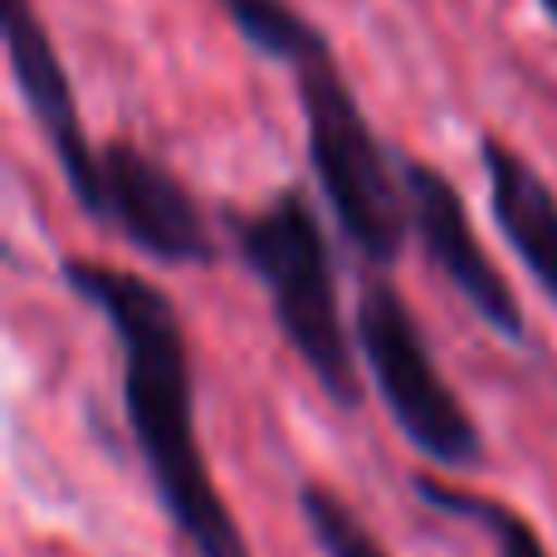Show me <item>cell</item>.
I'll use <instances>...</instances> for the list:
<instances>
[{"mask_svg":"<svg viewBox=\"0 0 557 557\" xmlns=\"http://www.w3.org/2000/svg\"><path fill=\"white\" fill-rule=\"evenodd\" d=\"M59 278L113 327L123 357V416L157 504L196 557H255L235 509L225 504L201 435H196L191 392V337L182 308L147 274L117 270L103 260H59Z\"/></svg>","mask_w":557,"mask_h":557,"instance_id":"6da1fadb","label":"cell"},{"mask_svg":"<svg viewBox=\"0 0 557 557\" xmlns=\"http://www.w3.org/2000/svg\"><path fill=\"white\" fill-rule=\"evenodd\" d=\"M231 240L240 264L260 278L270 294L274 327L318 392L337 411H357L367 396L362 367H357V337L347 333L343 298H337V264L333 245L323 235L313 201L298 186H284L260 211L231 215Z\"/></svg>","mask_w":557,"mask_h":557,"instance_id":"7a4b0ae2","label":"cell"},{"mask_svg":"<svg viewBox=\"0 0 557 557\" xmlns=\"http://www.w3.org/2000/svg\"><path fill=\"white\" fill-rule=\"evenodd\" d=\"M294 74L318 191H323L343 240L367 264L386 270L401 260L406 240H411V196L401 182V157L386 152L382 137L372 133L357 94L337 74L333 54L313 59Z\"/></svg>","mask_w":557,"mask_h":557,"instance_id":"3957f363","label":"cell"},{"mask_svg":"<svg viewBox=\"0 0 557 557\" xmlns=\"http://www.w3.org/2000/svg\"><path fill=\"white\" fill-rule=\"evenodd\" d=\"M352 337L362 352V372L372 392L382 396L386 416L406 435L416 455H425L441 470H480L484 435L455 386L445 382L421 318L401 298V288L386 278H367L352 308Z\"/></svg>","mask_w":557,"mask_h":557,"instance_id":"277c9868","label":"cell"},{"mask_svg":"<svg viewBox=\"0 0 557 557\" xmlns=\"http://www.w3.org/2000/svg\"><path fill=\"white\" fill-rule=\"evenodd\" d=\"M98 162H103V211H98V225L117 231L137 255H147L157 264H172V270L221 260V245H215L201 201L166 162L147 157L143 147L123 143V137L98 147Z\"/></svg>","mask_w":557,"mask_h":557,"instance_id":"5b68a950","label":"cell"},{"mask_svg":"<svg viewBox=\"0 0 557 557\" xmlns=\"http://www.w3.org/2000/svg\"><path fill=\"white\" fill-rule=\"evenodd\" d=\"M401 182H406V196H411V235L421 240L425 260L450 278V288L474 308V318L490 333H499L504 343H523L529 337L523 304L513 294L509 274L484 250L460 186L441 166L416 162V157H401Z\"/></svg>","mask_w":557,"mask_h":557,"instance_id":"8992f818","label":"cell"},{"mask_svg":"<svg viewBox=\"0 0 557 557\" xmlns=\"http://www.w3.org/2000/svg\"><path fill=\"white\" fill-rule=\"evenodd\" d=\"M5 59L15 94L25 98L29 117L45 133L49 152H54L59 172H64L69 196L78 201V211L88 221H98V211H103V162H98V147L84 133L64 59H59L54 39H49L45 20H39V10L29 0H5Z\"/></svg>","mask_w":557,"mask_h":557,"instance_id":"52a82bcc","label":"cell"},{"mask_svg":"<svg viewBox=\"0 0 557 557\" xmlns=\"http://www.w3.org/2000/svg\"><path fill=\"white\" fill-rule=\"evenodd\" d=\"M484 182H490V211L509 250L533 274V284L557 308V191L523 152H513L499 137L480 143Z\"/></svg>","mask_w":557,"mask_h":557,"instance_id":"ba28073f","label":"cell"},{"mask_svg":"<svg viewBox=\"0 0 557 557\" xmlns=\"http://www.w3.org/2000/svg\"><path fill=\"white\" fill-rule=\"evenodd\" d=\"M411 490L425 509L445 513V519L474 523V529L490 539L494 557H553L543 533L529 523V513H519L513 504L494 499V494H480V490H470V484L435 480V474H416Z\"/></svg>","mask_w":557,"mask_h":557,"instance_id":"9c48e42d","label":"cell"},{"mask_svg":"<svg viewBox=\"0 0 557 557\" xmlns=\"http://www.w3.org/2000/svg\"><path fill=\"white\" fill-rule=\"evenodd\" d=\"M225 20L235 25V35L264 59H278V64H313V59H327V39L304 10H294L288 0H221Z\"/></svg>","mask_w":557,"mask_h":557,"instance_id":"30bf717a","label":"cell"},{"mask_svg":"<svg viewBox=\"0 0 557 557\" xmlns=\"http://www.w3.org/2000/svg\"><path fill=\"white\" fill-rule=\"evenodd\" d=\"M298 513H304L308 539L318 543L323 557H392L382 548V539L362 523V513L343 494L327 490V484L318 480L298 484Z\"/></svg>","mask_w":557,"mask_h":557,"instance_id":"8fae6325","label":"cell"},{"mask_svg":"<svg viewBox=\"0 0 557 557\" xmlns=\"http://www.w3.org/2000/svg\"><path fill=\"white\" fill-rule=\"evenodd\" d=\"M539 5H543V15H548L553 25H557V0H539Z\"/></svg>","mask_w":557,"mask_h":557,"instance_id":"7c38bea8","label":"cell"}]
</instances>
